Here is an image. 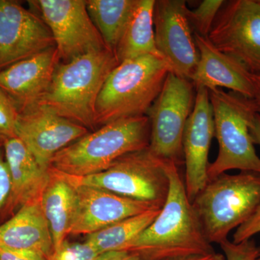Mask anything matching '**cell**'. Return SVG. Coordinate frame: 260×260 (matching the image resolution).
I'll list each match as a JSON object with an SVG mask.
<instances>
[{
    "instance_id": "277c9868",
    "label": "cell",
    "mask_w": 260,
    "mask_h": 260,
    "mask_svg": "<svg viewBox=\"0 0 260 260\" xmlns=\"http://www.w3.org/2000/svg\"><path fill=\"white\" fill-rule=\"evenodd\" d=\"M150 135L147 116L113 121L58 152L49 168L73 177L98 174L126 154L148 148Z\"/></svg>"
},
{
    "instance_id": "7402d4cb",
    "label": "cell",
    "mask_w": 260,
    "mask_h": 260,
    "mask_svg": "<svg viewBox=\"0 0 260 260\" xmlns=\"http://www.w3.org/2000/svg\"><path fill=\"white\" fill-rule=\"evenodd\" d=\"M138 3L139 0H87L88 14L106 46L113 52Z\"/></svg>"
},
{
    "instance_id": "5b68a950",
    "label": "cell",
    "mask_w": 260,
    "mask_h": 260,
    "mask_svg": "<svg viewBox=\"0 0 260 260\" xmlns=\"http://www.w3.org/2000/svg\"><path fill=\"white\" fill-rule=\"evenodd\" d=\"M205 237L210 244L229 239L260 204V174L227 173L209 179L191 202Z\"/></svg>"
},
{
    "instance_id": "4316f807",
    "label": "cell",
    "mask_w": 260,
    "mask_h": 260,
    "mask_svg": "<svg viewBox=\"0 0 260 260\" xmlns=\"http://www.w3.org/2000/svg\"><path fill=\"white\" fill-rule=\"evenodd\" d=\"M13 184L8 162L5 155L4 147L0 143V218L12 213L11 202Z\"/></svg>"
},
{
    "instance_id": "484cf974",
    "label": "cell",
    "mask_w": 260,
    "mask_h": 260,
    "mask_svg": "<svg viewBox=\"0 0 260 260\" xmlns=\"http://www.w3.org/2000/svg\"><path fill=\"white\" fill-rule=\"evenodd\" d=\"M99 252L87 242L70 243L65 241L48 260H94Z\"/></svg>"
},
{
    "instance_id": "ba28073f",
    "label": "cell",
    "mask_w": 260,
    "mask_h": 260,
    "mask_svg": "<svg viewBox=\"0 0 260 260\" xmlns=\"http://www.w3.org/2000/svg\"><path fill=\"white\" fill-rule=\"evenodd\" d=\"M195 97L196 88L191 80L171 72L147 113L150 126L149 150L178 167L184 164L183 134Z\"/></svg>"
},
{
    "instance_id": "9a60e30c",
    "label": "cell",
    "mask_w": 260,
    "mask_h": 260,
    "mask_svg": "<svg viewBox=\"0 0 260 260\" xmlns=\"http://www.w3.org/2000/svg\"><path fill=\"white\" fill-rule=\"evenodd\" d=\"M73 186L76 190L77 203L69 235H90L124 219L161 208L98 188Z\"/></svg>"
},
{
    "instance_id": "4fadbf2b",
    "label": "cell",
    "mask_w": 260,
    "mask_h": 260,
    "mask_svg": "<svg viewBox=\"0 0 260 260\" xmlns=\"http://www.w3.org/2000/svg\"><path fill=\"white\" fill-rule=\"evenodd\" d=\"M55 47L40 16L14 0H0V70Z\"/></svg>"
},
{
    "instance_id": "836d02e7",
    "label": "cell",
    "mask_w": 260,
    "mask_h": 260,
    "mask_svg": "<svg viewBox=\"0 0 260 260\" xmlns=\"http://www.w3.org/2000/svg\"><path fill=\"white\" fill-rule=\"evenodd\" d=\"M172 260H226V259L222 253L214 251L210 254H200V255L190 256L188 257Z\"/></svg>"
},
{
    "instance_id": "ffe728a7",
    "label": "cell",
    "mask_w": 260,
    "mask_h": 260,
    "mask_svg": "<svg viewBox=\"0 0 260 260\" xmlns=\"http://www.w3.org/2000/svg\"><path fill=\"white\" fill-rule=\"evenodd\" d=\"M49 179L42 196V206L50 229L54 251L69 235L76 208L74 186L49 168Z\"/></svg>"
},
{
    "instance_id": "8992f818",
    "label": "cell",
    "mask_w": 260,
    "mask_h": 260,
    "mask_svg": "<svg viewBox=\"0 0 260 260\" xmlns=\"http://www.w3.org/2000/svg\"><path fill=\"white\" fill-rule=\"evenodd\" d=\"M218 153L208 167L211 179L230 170L260 174V158L250 133L256 114L252 99L220 89L208 90Z\"/></svg>"
},
{
    "instance_id": "d4e9b609",
    "label": "cell",
    "mask_w": 260,
    "mask_h": 260,
    "mask_svg": "<svg viewBox=\"0 0 260 260\" xmlns=\"http://www.w3.org/2000/svg\"><path fill=\"white\" fill-rule=\"evenodd\" d=\"M19 111L15 103L0 88V143L15 138Z\"/></svg>"
},
{
    "instance_id": "6da1fadb",
    "label": "cell",
    "mask_w": 260,
    "mask_h": 260,
    "mask_svg": "<svg viewBox=\"0 0 260 260\" xmlns=\"http://www.w3.org/2000/svg\"><path fill=\"white\" fill-rule=\"evenodd\" d=\"M169 191L156 218L123 251L144 260H172L214 252L186 194L179 167L169 164Z\"/></svg>"
},
{
    "instance_id": "e575fe53",
    "label": "cell",
    "mask_w": 260,
    "mask_h": 260,
    "mask_svg": "<svg viewBox=\"0 0 260 260\" xmlns=\"http://www.w3.org/2000/svg\"><path fill=\"white\" fill-rule=\"evenodd\" d=\"M254 260H260V246H257V254Z\"/></svg>"
},
{
    "instance_id": "2e32d148",
    "label": "cell",
    "mask_w": 260,
    "mask_h": 260,
    "mask_svg": "<svg viewBox=\"0 0 260 260\" xmlns=\"http://www.w3.org/2000/svg\"><path fill=\"white\" fill-rule=\"evenodd\" d=\"M59 62L55 47L46 49L0 70V88L23 112L40 102Z\"/></svg>"
},
{
    "instance_id": "1f68e13d",
    "label": "cell",
    "mask_w": 260,
    "mask_h": 260,
    "mask_svg": "<svg viewBox=\"0 0 260 260\" xmlns=\"http://www.w3.org/2000/svg\"><path fill=\"white\" fill-rule=\"evenodd\" d=\"M250 133L254 145L260 147V116L256 113L250 125Z\"/></svg>"
},
{
    "instance_id": "52a82bcc",
    "label": "cell",
    "mask_w": 260,
    "mask_h": 260,
    "mask_svg": "<svg viewBox=\"0 0 260 260\" xmlns=\"http://www.w3.org/2000/svg\"><path fill=\"white\" fill-rule=\"evenodd\" d=\"M169 164L147 148L126 154L104 172L85 177L53 170L73 185L98 188L162 208L169 191Z\"/></svg>"
},
{
    "instance_id": "d6a6232c",
    "label": "cell",
    "mask_w": 260,
    "mask_h": 260,
    "mask_svg": "<svg viewBox=\"0 0 260 260\" xmlns=\"http://www.w3.org/2000/svg\"><path fill=\"white\" fill-rule=\"evenodd\" d=\"M252 80L254 85L252 100L255 105L256 112L260 116V74H252Z\"/></svg>"
},
{
    "instance_id": "ac0fdd59",
    "label": "cell",
    "mask_w": 260,
    "mask_h": 260,
    "mask_svg": "<svg viewBox=\"0 0 260 260\" xmlns=\"http://www.w3.org/2000/svg\"><path fill=\"white\" fill-rule=\"evenodd\" d=\"M0 246L40 253L49 259L54 244L42 206V198L20 207L0 225Z\"/></svg>"
},
{
    "instance_id": "44dd1931",
    "label": "cell",
    "mask_w": 260,
    "mask_h": 260,
    "mask_svg": "<svg viewBox=\"0 0 260 260\" xmlns=\"http://www.w3.org/2000/svg\"><path fill=\"white\" fill-rule=\"evenodd\" d=\"M155 2L139 0L114 52L119 63L145 55L162 57L154 37Z\"/></svg>"
},
{
    "instance_id": "cb8c5ba5",
    "label": "cell",
    "mask_w": 260,
    "mask_h": 260,
    "mask_svg": "<svg viewBox=\"0 0 260 260\" xmlns=\"http://www.w3.org/2000/svg\"><path fill=\"white\" fill-rule=\"evenodd\" d=\"M225 3L223 0H205L198 8L192 11L189 10V21L194 34L208 37L217 15Z\"/></svg>"
},
{
    "instance_id": "9c48e42d",
    "label": "cell",
    "mask_w": 260,
    "mask_h": 260,
    "mask_svg": "<svg viewBox=\"0 0 260 260\" xmlns=\"http://www.w3.org/2000/svg\"><path fill=\"white\" fill-rule=\"evenodd\" d=\"M28 3L39 11L50 30L60 62L108 49L88 14L85 0H37Z\"/></svg>"
},
{
    "instance_id": "3957f363",
    "label": "cell",
    "mask_w": 260,
    "mask_h": 260,
    "mask_svg": "<svg viewBox=\"0 0 260 260\" xmlns=\"http://www.w3.org/2000/svg\"><path fill=\"white\" fill-rule=\"evenodd\" d=\"M172 68L161 56L145 55L119 63L98 98L95 126L147 116Z\"/></svg>"
},
{
    "instance_id": "8fae6325",
    "label": "cell",
    "mask_w": 260,
    "mask_h": 260,
    "mask_svg": "<svg viewBox=\"0 0 260 260\" xmlns=\"http://www.w3.org/2000/svg\"><path fill=\"white\" fill-rule=\"evenodd\" d=\"M189 13L184 0H157L153 28L157 49L172 73L191 80L200 56Z\"/></svg>"
},
{
    "instance_id": "f1b7e54d",
    "label": "cell",
    "mask_w": 260,
    "mask_h": 260,
    "mask_svg": "<svg viewBox=\"0 0 260 260\" xmlns=\"http://www.w3.org/2000/svg\"><path fill=\"white\" fill-rule=\"evenodd\" d=\"M260 233V204L254 213L247 220L236 229L233 235L232 242L235 244L252 239Z\"/></svg>"
},
{
    "instance_id": "7a4b0ae2",
    "label": "cell",
    "mask_w": 260,
    "mask_h": 260,
    "mask_svg": "<svg viewBox=\"0 0 260 260\" xmlns=\"http://www.w3.org/2000/svg\"><path fill=\"white\" fill-rule=\"evenodd\" d=\"M119 64L114 52L108 49L59 62L38 104L88 129H95L98 98L108 77Z\"/></svg>"
},
{
    "instance_id": "4dcf8cb0",
    "label": "cell",
    "mask_w": 260,
    "mask_h": 260,
    "mask_svg": "<svg viewBox=\"0 0 260 260\" xmlns=\"http://www.w3.org/2000/svg\"><path fill=\"white\" fill-rule=\"evenodd\" d=\"M94 260H144L138 254L127 251H109L99 254Z\"/></svg>"
},
{
    "instance_id": "7c38bea8",
    "label": "cell",
    "mask_w": 260,
    "mask_h": 260,
    "mask_svg": "<svg viewBox=\"0 0 260 260\" xmlns=\"http://www.w3.org/2000/svg\"><path fill=\"white\" fill-rule=\"evenodd\" d=\"M88 133L85 126L37 104L19 112L15 136L41 167L49 169L58 152Z\"/></svg>"
},
{
    "instance_id": "83f0119b",
    "label": "cell",
    "mask_w": 260,
    "mask_h": 260,
    "mask_svg": "<svg viewBox=\"0 0 260 260\" xmlns=\"http://www.w3.org/2000/svg\"><path fill=\"white\" fill-rule=\"evenodd\" d=\"M219 245L226 260H254L257 254V246L253 239L239 244L227 239Z\"/></svg>"
},
{
    "instance_id": "e0dca14e",
    "label": "cell",
    "mask_w": 260,
    "mask_h": 260,
    "mask_svg": "<svg viewBox=\"0 0 260 260\" xmlns=\"http://www.w3.org/2000/svg\"><path fill=\"white\" fill-rule=\"evenodd\" d=\"M194 40L200 56L191 78L195 88H225L252 99V74L232 56L219 50L208 37L194 34Z\"/></svg>"
},
{
    "instance_id": "f546056e",
    "label": "cell",
    "mask_w": 260,
    "mask_h": 260,
    "mask_svg": "<svg viewBox=\"0 0 260 260\" xmlns=\"http://www.w3.org/2000/svg\"><path fill=\"white\" fill-rule=\"evenodd\" d=\"M0 260H48V258L36 251L20 250L0 246Z\"/></svg>"
},
{
    "instance_id": "d6986e66",
    "label": "cell",
    "mask_w": 260,
    "mask_h": 260,
    "mask_svg": "<svg viewBox=\"0 0 260 260\" xmlns=\"http://www.w3.org/2000/svg\"><path fill=\"white\" fill-rule=\"evenodd\" d=\"M13 184L12 213L28 202L42 198L49 179V169L39 166L18 138L3 143Z\"/></svg>"
},
{
    "instance_id": "30bf717a",
    "label": "cell",
    "mask_w": 260,
    "mask_h": 260,
    "mask_svg": "<svg viewBox=\"0 0 260 260\" xmlns=\"http://www.w3.org/2000/svg\"><path fill=\"white\" fill-rule=\"evenodd\" d=\"M208 38L251 74H260V0L225 2Z\"/></svg>"
},
{
    "instance_id": "603a6c76",
    "label": "cell",
    "mask_w": 260,
    "mask_h": 260,
    "mask_svg": "<svg viewBox=\"0 0 260 260\" xmlns=\"http://www.w3.org/2000/svg\"><path fill=\"white\" fill-rule=\"evenodd\" d=\"M161 208H155L124 219L87 236L85 242L99 252L123 250L156 218Z\"/></svg>"
},
{
    "instance_id": "5bb4252c",
    "label": "cell",
    "mask_w": 260,
    "mask_h": 260,
    "mask_svg": "<svg viewBox=\"0 0 260 260\" xmlns=\"http://www.w3.org/2000/svg\"><path fill=\"white\" fill-rule=\"evenodd\" d=\"M214 137L215 125L208 90L197 88L194 108L186 122L182 139L185 166L183 181L191 203L209 181L208 156Z\"/></svg>"
}]
</instances>
